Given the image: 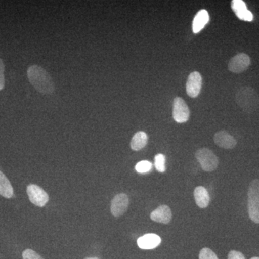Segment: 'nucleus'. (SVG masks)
<instances>
[{"instance_id":"nucleus-4","label":"nucleus","mask_w":259,"mask_h":259,"mask_svg":"<svg viewBox=\"0 0 259 259\" xmlns=\"http://www.w3.org/2000/svg\"><path fill=\"white\" fill-rule=\"evenodd\" d=\"M195 157L202 169L205 171H214L219 164V160L214 153L208 148L199 149L195 153Z\"/></svg>"},{"instance_id":"nucleus-9","label":"nucleus","mask_w":259,"mask_h":259,"mask_svg":"<svg viewBox=\"0 0 259 259\" xmlns=\"http://www.w3.org/2000/svg\"><path fill=\"white\" fill-rule=\"evenodd\" d=\"M129 199L127 194L121 193L117 194L111 202V212L114 217H120L128 208Z\"/></svg>"},{"instance_id":"nucleus-5","label":"nucleus","mask_w":259,"mask_h":259,"mask_svg":"<svg viewBox=\"0 0 259 259\" xmlns=\"http://www.w3.org/2000/svg\"><path fill=\"white\" fill-rule=\"evenodd\" d=\"M190 110L183 99L176 97L173 102V118L178 123H184L190 118Z\"/></svg>"},{"instance_id":"nucleus-1","label":"nucleus","mask_w":259,"mask_h":259,"mask_svg":"<svg viewBox=\"0 0 259 259\" xmlns=\"http://www.w3.org/2000/svg\"><path fill=\"white\" fill-rule=\"evenodd\" d=\"M29 81L39 93L49 95L54 93L55 85L49 73L41 66L32 65L28 69Z\"/></svg>"},{"instance_id":"nucleus-22","label":"nucleus","mask_w":259,"mask_h":259,"mask_svg":"<svg viewBox=\"0 0 259 259\" xmlns=\"http://www.w3.org/2000/svg\"><path fill=\"white\" fill-rule=\"evenodd\" d=\"M5 65L0 59V91L5 88Z\"/></svg>"},{"instance_id":"nucleus-17","label":"nucleus","mask_w":259,"mask_h":259,"mask_svg":"<svg viewBox=\"0 0 259 259\" xmlns=\"http://www.w3.org/2000/svg\"><path fill=\"white\" fill-rule=\"evenodd\" d=\"M14 194L13 187L6 176L0 171V195L7 199L11 198Z\"/></svg>"},{"instance_id":"nucleus-7","label":"nucleus","mask_w":259,"mask_h":259,"mask_svg":"<svg viewBox=\"0 0 259 259\" xmlns=\"http://www.w3.org/2000/svg\"><path fill=\"white\" fill-rule=\"evenodd\" d=\"M250 65V59L247 54L241 53L232 58L228 63V69L231 72L240 74L248 69Z\"/></svg>"},{"instance_id":"nucleus-15","label":"nucleus","mask_w":259,"mask_h":259,"mask_svg":"<svg viewBox=\"0 0 259 259\" xmlns=\"http://www.w3.org/2000/svg\"><path fill=\"white\" fill-rule=\"evenodd\" d=\"M208 12L205 10H202L197 13L194 17L193 23H192V30L194 33H198L204 28L209 22Z\"/></svg>"},{"instance_id":"nucleus-6","label":"nucleus","mask_w":259,"mask_h":259,"mask_svg":"<svg viewBox=\"0 0 259 259\" xmlns=\"http://www.w3.org/2000/svg\"><path fill=\"white\" fill-rule=\"evenodd\" d=\"M27 193L30 202L38 207H44L49 202V197L47 192L36 185L28 186Z\"/></svg>"},{"instance_id":"nucleus-25","label":"nucleus","mask_w":259,"mask_h":259,"mask_svg":"<svg viewBox=\"0 0 259 259\" xmlns=\"http://www.w3.org/2000/svg\"><path fill=\"white\" fill-rule=\"evenodd\" d=\"M250 259H259V257H253V258Z\"/></svg>"},{"instance_id":"nucleus-2","label":"nucleus","mask_w":259,"mask_h":259,"mask_svg":"<svg viewBox=\"0 0 259 259\" xmlns=\"http://www.w3.org/2000/svg\"><path fill=\"white\" fill-rule=\"evenodd\" d=\"M236 103L242 110L252 113L258 109L259 97L254 89L244 87L238 90L236 95Z\"/></svg>"},{"instance_id":"nucleus-10","label":"nucleus","mask_w":259,"mask_h":259,"mask_svg":"<svg viewBox=\"0 0 259 259\" xmlns=\"http://www.w3.org/2000/svg\"><path fill=\"white\" fill-rule=\"evenodd\" d=\"M214 144L225 149H233L237 145L236 140L226 131H221L214 134Z\"/></svg>"},{"instance_id":"nucleus-18","label":"nucleus","mask_w":259,"mask_h":259,"mask_svg":"<svg viewBox=\"0 0 259 259\" xmlns=\"http://www.w3.org/2000/svg\"><path fill=\"white\" fill-rule=\"evenodd\" d=\"M155 166L158 172L163 173L166 171V157L162 153H158L155 156Z\"/></svg>"},{"instance_id":"nucleus-24","label":"nucleus","mask_w":259,"mask_h":259,"mask_svg":"<svg viewBox=\"0 0 259 259\" xmlns=\"http://www.w3.org/2000/svg\"><path fill=\"white\" fill-rule=\"evenodd\" d=\"M85 259H99L96 258V257H93V258H86Z\"/></svg>"},{"instance_id":"nucleus-14","label":"nucleus","mask_w":259,"mask_h":259,"mask_svg":"<svg viewBox=\"0 0 259 259\" xmlns=\"http://www.w3.org/2000/svg\"><path fill=\"white\" fill-rule=\"evenodd\" d=\"M194 197L195 199L196 204L200 208H206L208 207L209 204V195L208 192L204 187H196L194 191Z\"/></svg>"},{"instance_id":"nucleus-8","label":"nucleus","mask_w":259,"mask_h":259,"mask_svg":"<svg viewBox=\"0 0 259 259\" xmlns=\"http://www.w3.org/2000/svg\"><path fill=\"white\" fill-rule=\"evenodd\" d=\"M202 87V78L198 71H194L191 73L188 76L187 84H186V90L187 95L192 98H195L200 93L201 89Z\"/></svg>"},{"instance_id":"nucleus-3","label":"nucleus","mask_w":259,"mask_h":259,"mask_svg":"<svg viewBox=\"0 0 259 259\" xmlns=\"http://www.w3.org/2000/svg\"><path fill=\"white\" fill-rule=\"evenodd\" d=\"M248 215L253 223L259 224V180L250 182L248 192Z\"/></svg>"},{"instance_id":"nucleus-21","label":"nucleus","mask_w":259,"mask_h":259,"mask_svg":"<svg viewBox=\"0 0 259 259\" xmlns=\"http://www.w3.org/2000/svg\"><path fill=\"white\" fill-rule=\"evenodd\" d=\"M23 259H44L36 252L31 249H27L23 253Z\"/></svg>"},{"instance_id":"nucleus-20","label":"nucleus","mask_w":259,"mask_h":259,"mask_svg":"<svg viewBox=\"0 0 259 259\" xmlns=\"http://www.w3.org/2000/svg\"><path fill=\"white\" fill-rule=\"evenodd\" d=\"M199 259H218L217 255L208 248H204L199 252Z\"/></svg>"},{"instance_id":"nucleus-23","label":"nucleus","mask_w":259,"mask_h":259,"mask_svg":"<svg viewBox=\"0 0 259 259\" xmlns=\"http://www.w3.org/2000/svg\"><path fill=\"white\" fill-rule=\"evenodd\" d=\"M228 259H245L244 255L241 252L231 250L228 255Z\"/></svg>"},{"instance_id":"nucleus-11","label":"nucleus","mask_w":259,"mask_h":259,"mask_svg":"<svg viewBox=\"0 0 259 259\" xmlns=\"http://www.w3.org/2000/svg\"><path fill=\"white\" fill-rule=\"evenodd\" d=\"M232 10L240 20L250 22L253 20V15L247 9L246 5L242 0H233L231 2Z\"/></svg>"},{"instance_id":"nucleus-16","label":"nucleus","mask_w":259,"mask_h":259,"mask_svg":"<svg viewBox=\"0 0 259 259\" xmlns=\"http://www.w3.org/2000/svg\"><path fill=\"white\" fill-rule=\"evenodd\" d=\"M148 143L147 134L143 131L136 133L131 140V147L134 151H139L144 148Z\"/></svg>"},{"instance_id":"nucleus-12","label":"nucleus","mask_w":259,"mask_h":259,"mask_svg":"<svg viewBox=\"0 0 259 259\" xmlns=\"http://www.w3.org/2000/svg\"><path fill=\"white\" fill-rule=\"evenodd\" d=\"M172 212L171 209L168 206L163 205L159 206L157 209L153 211L151 214V219L155 222L163 223V224H168L171 221Z\"/></svg>"},{"instance_id":"nucleus-19","label":"nucleus","mask_w":259,"mask_h":259,"mask_svg":"<svg viewBox=\"0 0 259 259\" xmlns=\"http://www.w3.org/2000/svg\"><path fill=\"white\" fill-rule=\"evenodd\" d=\"M152 168V163L148 161H140L136 166V170L139 173L144 174L151 171Z\"/></svg>"},{"instance_id":"nucleus-13","label":"nucleus","mask_w":259,"mask_h":259,"mask_svg":"<svg viewBox=\"0 0 259 259\" xmlns=\"http://www.w3.org/2000/svg\"><path fill=\"white\" fill-rule=\"evenodd\" d=\"M161 238L158 235L149 233L138 239L137 243L141 249H153L161 244Z\"/></svg>"}]
</instances>
